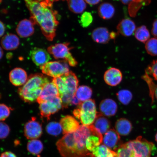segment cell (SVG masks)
Instances as JSON below:
<instances>
[{
  "label": "cell",
  "mask_w": 157,
  "mask_h": 157,
  "mask_svg": "<svg viewBox=\"0 0 157 157\" xmlns=\"http://www.w3.org/2000/svg\"><path fill=\"white\" fill-rule=\"evenodd\" d=\"M123 76L121 71L115 68L108 69L104 74V78L106 83L110 86H116L122 81Z\"/></svg>",
  "instance_id": "obj_16"
},
{
  "label": "cell",
  "mask_w": 157,
  "mask_h": 157,
  "mask_svg": "<svg viewBox=\"0 0 157 157\" xmlns=\"http://www.w3.org/2000/svg\"><path fill=\"white\" fill-rule=\"evenodd\" d=\"M31 60L37 66H40L49 62L51 58L48 51L45 49L35 48L29 53Z\"/></svg>",
  "instance_id": "obj_10"
},
{
  "label": "cell",
  "mask_w": 157,
  "mask_h": 157,
  "mask_svg": "<svg viewBox=\"0 0 157 157\" xmlns=\"http://www.w3.org/2000/svg\"><path fill=\"white\" fill-rule=\"evenodd\" d=\"M12 109L4 104H0V121L6 120L11 113Z\"/></svg>",
  "instance_id": "obj_36"
},
{
  "label": "cell",
  "mask_w": 157,
  "mask_h": 157,
  "mask_svg": "<svg viewBox=\"0 0 157 157\" xmlns=\"http://www.w3.org/2000/svg\"><path fill=\"white\" fill-rule=\"evenodd\" d=\"M27 149L29 152L35 155H38L44 149V145L40 140L34 139L27 143Z\"/></svg>",
  "instance_id": "obj_29"
},
{
  "label": "cell",
  "mask_w": 157,
  "mask_h": 157,
  "mask_svg": "<svg viewBox=\"0 0 157 157\" xmlns=\"http://www.w3.org/2000/svg\"><path fill=\"white\" fill-rule=\"evenodd\" d=\"M3 54L4 52L2 49L1 47L0 46V60L3 58Z\"/></svg>",
  "instance_id": "obj_48"
},
{
  "label": "cell",
  "mask_w": 157,
  "mask_h": 157,
  "mask_svg": "<svg viewBox=\"0 0 157 157\" xmlns=\"http://www.w3.org/2000/svg\"><path fill=\"white\" fill-rule=\"evenodd\" d=\"M101 113L107 117H112L116 113L117 105L115 101L110 99H104L100 104Z\"/></svg>",
  "instance_id": "obj_20"
},
{
  "label": "cell",
  "mask_w": 157,
  "mask_h": 157,
  "mask_svg": "<svg viewBox=\"0 0 157 157\" xmlns=\"http://www.w3.org/2000/svg\"><path fill=\"white\" fill-rule=\"evenodd\" d=\"M49 82L48 78L42 74H31L24 85L18 88L17 92L23 101L33 103L37 101L44 86Z\"/></svg>",
  "instance_id": "obj_3"
},
{
  "label": "cell",
  "mask_w": 157,
  "mask_h": 157,
  "mask_svg": "<svg viewBox=\"0 0 157 157\" xmlns=\"http://www.w3.org/2000/svg\"><path fill=\"white\" fill-rule=\"evenodd\" d=\"M93 125H80L75 132L65 134L56 143L59 152L63 157H88L93 155L86 147V141L93 133Z\"/></svg>",
  "instance_id": "obj_1"
},
{
  "label": "cell",
  "mask_w": 157,
  "mask_h": 157,
  "mask_svg": "<svg viewBox=\"0 0 157 157\" xmlns=\"http://www.w3.org/2000/svg\"><path fill=\"white\" fill-rule=\"evenodd\" d=\"M39 2L44 3L49 6H52L54 2L59 1H65V0H35Z\"/></svg>",
  "instance_id": "obj_41"
},
{
  "label": "cell",
  "mask_w": 157,
  "mask_h": 157,
  "mask_svg": "<svg viewBox=\"0 0 157 157\" xmlns=\"http://www.w3.org/2000/svg\"><path fill=\"white\" fill-rule=\"evenodd\" d=\"M126 143L132 151V157H151L156 151V147L154 143L142 136L137 137Z\"/></svg>",
  "instance_id": "obj_4"
},
{
  "label": "cell",
  "mask_w": 157,
  "mask_h": 157,
  "mask_svg": "<svg viewBox=\"0 0 157 157\" xmlns=\"http://www.w3.org/2000/svg\"><path fill=\"white\" fill-rule=\"evenodd\" d=\"M35 25L30 19L22 20L17 25L16 31L17 34L23 38H28L32 36L34 33Z\"/></svg>",
  "instance_id": "obj_12"
},
{
  "label": "cell",
  "mask_w": 157,
  "mask_h": 157,
  "mask_svg": "<svg viewBox=\"0 0 157 157\" xmlns=\"http://www.w3.org/2000/svg\"><path fill=\"white\" fill-rule=\"evenodd\" d=\"M151 94L152 98L155 97L157 100V85H155L152 92Z\"/></svg>",
  "instance_id": "obj_46"
},
{
  "label": "cell",
  "mask_w": 157,
  "mask_h": 157,
  "mask_svg": "<svg viewBox=\"0 0 157 157\" xmlns=\"http://www.w3.org/2000/svg\"><path fill=\"white\" fill-rule=\"evenodd\" d=\"M72 48L68 43H59L51 45L48 48V51L56 59L63 60L70 66L75 67L78 62L70 52Z\"/></svg>",
  "instance_id": "obj_5"
},
{
  "label": "cell",
  "mask_w": 157,
  "mask_h": 157,
  "mask_svg": "<svg viewBox=\"0 0 157 157\" xmlns=\"http://www.w3.org/2000/svg\"><path fill=\"white\" fill-rule=\"evenodd\" d=\"M93 19L91 13L88 12H85L82 14L80 17V23L82 26L87 27L91 24Z\"/></svg>",
  "instance_id": "obj_37"
},
{
  "label": "cell",
  "mask_w": 157,
  "mask_h": 157,
  "mask_svg": "<svg viewBox=\"0 0 157 157\" xmlns=\"http://www.w3.org/2000/svg\"><path fill=\"white\" fill-rule=\"evenodd\" d=\"M24 1L30 12V19L35 25L40 26L43 35L48 41L53 40L59 24L57 12L52 9V6L35 0Z\"/></svg>",
  "instance_id": "obj_2"
},
{
  "label": "cell",
  "mask_w": 157,
  "mask_h": 157,
  "mask_svg": "<svg viewBox=\"0 0 157 157\" xmlns=\"http://www.w3.org/2000/svg\"><path fill=\"white\" fill-rule=\"evenodd\" d=\"M115 32L110 33L105 27H100L95 29L92 34V38L95 42L100 44H106L112 39L117 37Z\"/></svg>",
  "instance_id": "obj_9"
},
{
  "label": "cell",
  "mask_w": 157,
  "mask_h": 157,
  "mask_svg": "<svg viewBox=\"0 0 157 157\" xmlns=\"http://www.w3.org/2000/svg\"><path fill=\"white\" fill-rule=\"evenodd\" d=\"M2 48L7 51H12L18 48L20 40L16 35L13 34H7L3 36L1 40Z\"/></svg>",
  "instance_id": "obj_21"
},
{
  "label": "cell",
  "mask_w": 157,
  "mask_h": 157,
  "mask_svg": "<svg viewBox=\"0 0 157 157\" xmlns=\"http://www.w3.org/2000/svg\"><path fill=\"white\" fill-rule=\"evenodd\" d=\"M46 131L49 134L57 136L62 132V129L60 123L52 121L47 125Z\"/></svg>",
  "instance_id": "obj_31"
},
{
  "label": "cell",
  "mask_w": 157,
  "mask_h": 157,
  "mask_svg": "<svg viewBox=\"0 0 157 157\" xmlns=\"http://www.w3.org/2000/svg\"><path fill=\"white\" fill-rule=\"evenodd\" d=\"M62 108V101L59 96L39 104L41 117L47 120L50 119L51 115L57 113Z\"/></svg>",
  "instance_id": "obj_7"
},
{
  "label": "cell",
  "mask_w": 157,
  "mask_h": 157,
  "mask_svg": "<svg viewBox=\"0 0 157 157\" xmlns=\"http://www.w3.org/2000/svg\"><path fill=\"white\" fill-rule=\"evenodd\" d=\"M82 102L80 101L75 95L73 98H72L71 102V105H78V106Z\"/></svg>",
  "instance_id": "obj_44"
},
{
  "label": "cell",
  "mask_w": 157,
  "mask_h": 157,
  "mask_svg": "<svg viewBox=\"0 0 157 157\" xmlns=\"http://www.w3.org/2000/svg\"><path fill=\"white\" fill-rule=\"evenodd\" d=\"M135 36L137 40L146 43L150 38V33L145 25H142L137 28L135 32Z\"/></svg>",
  "instance_id": "obj_30"
},
{
  "label": "cell",
  "mask_w": 157,
  "mask_h": 157,
  "mask_svg": "<svg viewBox=\"0 0 157 157\" xmlns=\"http://www.w3.org/2000/svg\"><path fill=\"white\" fill-rule=\"evenodd\" d=\"M10 128L7 124L0 122V139H4L9 136Z\"/></svg>",
  "instance_id": "obj_39"
},
{
  "label": "cell",
  "mask_w": 157,
  "mask_h": 157,
  "mask_svg": "<svg viewBox=\"0 0 157 157\" xmlns=\"http://www.w3.org/2000/svg\"><path fill=\"white\" fill-rule=\"evenodd\" d=\"M123 3L125 5H130L131 3L136 2V0H121Z\"/></svg>",
  "instance_id": "obj_47"
},
{
  "label": "cell",
  "mask_w": 157,
  "mask_h": 157,
  "mask_svg": "<svg viewBox=\"0 0 157 157\" xmlns=\"http://www.w3.org/2000/svg\"><path fill=\"white\" fill-rule=\"evenodd\" d=\"M73 113L75 117L79 120L82 125L89 126L95 122L98 113L97 111H82L78 108L74 110Z\"/></svg>",
  "instance_id": "obj_13"
},
{
  "label": "cell",
  "mask_w": 157,
  "mask_h": 157,
  "mask_svg": "<svg viewBox=\"0 0 157 157\" xmlns=\"http://www.w3.org/2000/svg\"><path fill=\"white\" fill-rule=\"evenodd\" d=\"M120 140V137L117 131L114 129H109L105 133L103 137L104 144L109 149L116 150Z\"/></svg>",
  "instance_id": "obj_19"
},
{
  "label": "cell",
  "mask_w": 157,
  "mask_h": 157,
  "mask_svg": "<svg viewBox=\"0 0 157 157\" xmlns=\"http://www.w3.org/2000/svg\"><path fill=\"white\" fill-rule=\"evenodd\" d=\"M66 61L49 62L40 67L43 73L50 77L56 78L60 77L70 72Z\"/></svg>",
  "instance_id": "obj_6"
},
{
  "label": "cell",
  "mask_w": 157,
  "mask_h": 157,
  "mask_svg": "<svg viewBox=\"0 0 157 157\" xmlns=\"http://www.w3.org/2000/svg\"><path fill=\"white\" fill-rule=\"evenodd\" d=\"M93 154L94 157H117V152L104 145H101L94 149L93 151Z\"/></svg>",
  "instance_id": "obj_26"
},
{
  "label": "cell",
  "mask_w": 157,
  "mask_h": 157,
  "mask_svg": "<svg viewBox=\"0 0 157 157\" xmlns=\"http://www.w3.org/2000/svg\"><path fill=\"white\" fill-rule=\"evenodd\" d=\"M103 140L102 135L98 132L95 128L93 133L86 139V148L89 151L93 152L94 149L100 146Z\"/></svg>",
  "instance_id": "obj_22"
},
{
  "label": "cell",
  "mask_w": 157,
  "mask_h": 157,
  "mask_svg": "<svg viewBox=\"0 0 157 157\" xmlns=\"http://www.w3.org/2000/svg\"><path fill=\"white\" fill-rule=\"evenodd\" d=\"M151 33L155 38H157V19L155 20L153 23Z\"/></svg>",
  "instance_id": "obj_40"
},
{
  "label": "cell",
  "mask_w": 157,
  "mask_h": 157,
  "mask_svg": "<svg viewBox=\"0 0 157 157\" xmlns=\"http://www.w3.org/2000/svg\"><path fill=\"white\" fill-rule=\"evenodd\" d=\"M145 44L147 53L151 56H157V38H150Z\"/></svg>",
  "instance_id": "obj_32"
},
{
  "label": "cell",
  "mask_w": 157,
  "mask_h": 157,
  "mask_svg": "<svg viewBox=\"0 0 157 157\" xmlns=\"http://www.w3.org/2000/svg\"><path fill=\"white\" fill-rule=\"evenodd\" d=\"M9 77L10 82L15 86L24 85L28 79L26 72L21 68H15L12 70Z\"/></svg>",
  "instance_id": "obj_14"
},
{
  "label": "cell",
  "mask_w": 157,
  "mask_h": 157,
  "mask_svg": "<svg viewBox=\"0 0 157 157\" xmlns=\"http://www.w3.org/2000/svg\"><path fill=\"white\" fill-rule=\"evenodd\" d=\"M93 125L98 132L103 135L109 130L110 123L105 116L98 113L97 118Z\"/></svg>",
  "instance_id": "obj_23"
},
{
  "label": "cell",
  "mask_w": 157,
  "mask_h": 157,
  "mask_svg": "<svg viewBox=\"0 0 157 157\" xmlns=\"http://www.w3.org/2000/svg\"><path fill=\"white\" fill-rule=\"evenodd\" d=\"M119 101L124 105L128 104L132 99V95L130 91L128 90H121L117 94Z\"/></svg>",
  "instance_id": "obj_33"
},
{
  "label": "cell",
  "mask_w": 157,
  "mask_h": 157,
  "mask_svg": "<svg viewBox=\"0 0 157 157\" xmlns=\"http://www.w3.org/2000/svg\"><path fill=\"white\" fill-rule=\"evenodd\" d=\"M69 9L75 13L83 12L86 8V2L84 0H67Z\"/></svg>",
  "instance_id": "obj_28"
},
{
  "label": "cell",
  "mask_w": 157,
  "mask_h": 157,
  "mask_svg": "<svg viewBox=\"0 0 157 157\" xmlns=\"http://www.w3.org/2000/svg\"></svg>",
  "instance_id": "obj_51"
},
{
  "label": "cell",
  "mask_w": 157,
  "mask_h": 157,
  "mask_svg": "<svg viewBox=\"0 0 157 157\" xmlns=\"http://www.w3.org/2000/svg\"><path fill=\"white\" fill-rule=\"evenodd\" d=\"M62 76L66 89V93L64 94H69L75 95L78 84V78L76 75L73 72L70 71Z\"/></svg>",
  "instance_id": "obj_17"
},
{
  "label": "cell",
  "mask_w": 157,
  "mask_h": 157,
  "mask_svg": "<svg viewBox=\"0 0 157 157\" xmlns=\"http://www.w3.org/2000/svg\"><path fill=\"white\" fill-rule=\"evenodd\" d=\"M115 129L119 135L126 136L132 130V124L126 119L121 118L117 120L116 123Z\"/></svg>",
  "instance_id": "obj_24"
},
{
  "label": "cell",
  "mask_w": 157,
  "mask_h": 157,
  "mask_svg": "<svg viewBox=\"0 0 157 157\" xmlns=\"http://www.w3.org/2000/svg\"><path fill=\"white\" fill-rule=\"evenodd\" d=\"M98 13L102 18L109 19L112 18L115 14V8L110 3H104L100 5L98 8Z\"/></svg>",
  "instance_id": "obj_25"
},
{
  "label": "cell",
  "mask_w": 157,
  "mask_h": 157,
  "mask_svg": "<svg viewBox=\"0 0 157 157\" xmlns=\"http://www.w3.org/2000/svg\"><path fill=\"white\" fill-rule=\"evenodd\" d=\"M59 96V93L56 84L53 81L49 82L44 86L42 93L36 101L39 104Z\"/></svg>",
  "instance_id": "obj_11"
},
{
  "label": "cell",
  "mask_w": 157,
  "mask_h": 157,
  "mask_svg": "<svg viewBox=\"0 0 157 157\" xmlns=\"http://www.w3.org/2000/svg\"><path fill=\"white\" fill-rule=\"evenodd\" d=\"M0 157H17L15 155L13 152L7 151L3 152L2 154Z\"/></svg>",
  "instance_id": "obj_42"
},
{
  "label": "cell",
  "mask_w": 157,
  "mask_h": 157,
  "mask_svg": "<svg viewBox=\"0 0 157 157\" xmlns=\"http://www.w3.org/2000/svg\"><path fill=\"white\" fill-rule=\"evenodd\" d=\"M155 140L157 143V133L155 135Z\"/></svg>",
  "instance_id": "obj_49"
},
{
  "label": "cell",
  "mask_w": 157,
  "mask_h": 157,
  "mask_svg": "<svg viewBox=\"0 0 157 157\" xmlns=\"http://www.w3.org/2000/svg\"><path fill=\"white\" fill-rule=\"evenodd\" d=\"M117 154V157H132V151L126 143L119 146Z\"/></svg>",
  "instance_id": "obj_35"
},
{
  "label": "cell",
  "mask_w": 157,
  "mask_h": 157,
  "mask_svg": "<svg viewBox=\"0 0 157 157\" xmlns=\"http://www.w3.org/2000/svg\"><path fill=\"white\" fill-rule=\"evenodd\" d=\"M93 94L91 88L86 86H81L78 87L75 93V96L79 101L83 102L90 99Z\"/></svg>",
  "instance_id": "obj_27"
},
{
  "label": "cell",
  "mask_w": 157,
  "mask_h": 157,
  "mask_svg": "<svg viewBox=\"0 0 157 157\" xmlns=\"http://www.w3.org/2000/svg\"><path fill=\"white\" fill-rule=\"evenodd\" d=\"M146 74L151 76L157 81V59L149 65L146 70Z\"/></svg>",
  "instance_id": "obj_38"
},
{
  "label": "cell",
  "mask_w": 157,
  "mask_h": 157,
  "mask_svg": "<svg viewBox=\"0 0 157 157\" xmlns=\"http://www.w3.org/2000/svg\"><path fill=\"white\" fill-rule=\"evenodd\" d=\"M118 32L123 36H131L135 33L136 29V25L134 21L129 18H125L121 21L117 27Z\"/></svg>",
  "instance_id": "obj_18"
},
{
  "label": "cell",
  "mask_w": 157,
  "mask_h": 157,
  "mask_svg": "<svg viewBox=\"0 0 157 157\" xmlns=\"http://www.w3.org/2000/svg\"><path fill=\"white\" fill-rule=\"evenodd\" d=\"M84 1L88 4L94 5L98 4L101 1V0H84Z\"/></svg>",
  "instance_id": "obj_45"
},
{
  "label": "cell",
  "mask_w": 157,
  "mask_h": 157,
  "mask_svg": "<svg viewBox=\"0 0 157 157\" xmlns=\"http://www.w3.org/2000/svg\"><path fill=\"white\" fill-rule=\"evenodd\" d=\"M5 27L4 23L0 21V38L2 36L5 32Z\"/></svg>",
  "instance_id": "obj_43"
},
{
  "label": "cell",
  "mask_w": 157,
  "mask_h": 157,
  "mask_svg": "<svg viewBox=\"0 0 157 157\" xmlns=\"http://www.w3.org/2000/svg\"><path fill=\"white\" fill-rule=\"evenodd\" d=\"M24 135L26 138L30 140L37 139L42 134V125L36 117H33L25 123L24 129Z\"/></svg>",
  "instance_id": "obj_8"
},
{
  "label": "cell",
  "mask_w": 157,
  "mask_h": 157,
  "mask_svg": "<svg viewBox=\"0 0 157 157\" xmlns=\"http://www.w3.org/2000/svg\"><path fill=\"white\" fill-rule=\"evenodd\" d=\"M78 107L82 111H97L95 101L93 99L82 102Z\"/></svg>",
  "instance_id": "obj_34"
},
{
  "label": "cell",
  "mask_w": 157,
  "mask_h": 157,
  "mask_svg": "<svg viewBox=\"0 0 157 157\" xmlns=\"http://www.w3.org/2000/svg\"><path fill=\"white\" fill-rule=\"evenodd\" d=\"M88 157H94V156H93V155H92L91 156H88Z\"/></svg>",
  "instance_id": "obj_50"
},
{
  "label": "cell",
  "mask_w": 157,
  "mask_h": 157,
  "mask_svg": "<svg viewBox=\"0 0 157 157\" xmlns=\"http://www.w3.org/2000/svg\"><path fill=\"white\" fill-rule=\"evenodd\" d=\"M64 134L75 132L80 126L79 123L74 117L66 116L60 119V123Z\"/></svg>",
  "instance_id": "obj_15"
}]
</instances>
